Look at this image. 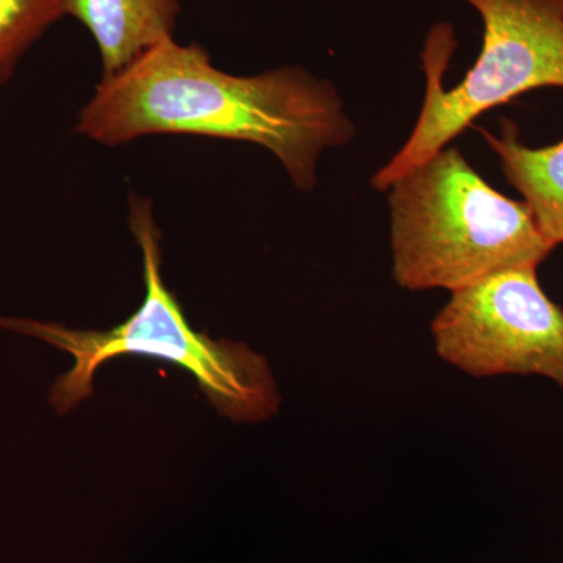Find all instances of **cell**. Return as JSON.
Returning a JSON list of instances; mask_svg holds the SVG:
<instances>
[{
    "mask_svg": "<svg viewBox=\"0 0 563 563\" xmlns=\"http://www.w3.org/2000/svg\"><path fill=\"white\" fill-rule=\"evenodd\" d=\"M537 268L501 269L451 292L431 324L437 355L476 379L542 376L563 387V310Z\"/></svg>",
    "mask_w": 563,
    "mask_h": 563,
    "instance_id": "obj_5",
    "label": "cell"
},
{
    "mask_svg": "<svg viewBox=\"0 0 563 563\" xmlns=\"http://www.w3.org/2000/svg\"><path fill=\"white\" fill-rule=\"evenodd\" d=\"M76 132L111 147L158 133L246 141L276 155L298 190L313 191L321 155L351 143L355 125L339 90L309 70L233 76L199 44L172 38L99 81Z\"/></svg>",
    "mask_w": 563,
    "mask_h": 563,
    "instance_id": "obj_1",
    "label": "cell"
},
{
    "mask_svg": "<svg viewBox=\"0 0 563 563\" xmlns=\"http://www.w3.org/2000/svg\"><path fill=\"white\" fill-rule=\"evenodd\" d=\"M63 18L57 0H0V87L29 49Z\"/></svg>",
    "mask_w": 563,
    "mask_h": 563,
    "instance_id": "obj_8",
    "label": "cell"
},
{
    "mask_svg": "<svg viewBox=\"0 0 563 563\" xmlns=\"http://www.w3.org/2000/svg\"><path fill=\"white\" fill-rule=\"evenodd\" d=\"M484 24L483 49L461 84L443 87L457 41L453 25H433L422 51L426 96L401 150L372 179L387 191L402 174L450 146L474 120L537 88H563V0H463Z\"/></svg>",
    "mask_w": 563,
    "mask_h": 563,
    "instance_id": "obj_4",
    "label": "cell"
},
{
    "mask_svg": "<svg viewBox=\"0 0 563 563\" xmlns=\"http://www.w3.org/2000/svg\"><path fill=\"white\" fill-rule=\"evenodd\" d=\"M498 155L504 176L523 196L537 228L547 242L563 243V141L548 147H529L518 139L512 121H503L498 136L484 132Z\"/></svg>",
    "mask_w": 563,
    "mask_h": 563,
    "instance_id": "obj_7",
    "label": "cell"
},
{
    "mask_svg": "<svg viewBox=\"0 0 563 563\" xmlns=\"http://www.w3.org/2000/svg\"><path fill=\"white\" fill-rule=\"evenodd\" d=\"M129 224L143 254V303L110 331H79L55 322L0 317V328L36 336L73 355L74 366L55 380L49 399L68 413L92 395V377L118 355H146L180 366L195 376L218 413L239 422L276 417L280 393L268 362L244 343L211 340L192 331L162 276V232L146 198H132Z\"/></svg>",
    "mask_w": 563,
    "mask_h": 563,
    "instance_id": "obj_2",
    "label": "cell"
},
{
    "mask_svg": "<svg viewBox=\"0 0 563 563\" xmlns=\"http://www.w3.org/2000/svg\"><path fill=\"white\" fill-rule=\"evenodd\" d=\"M393 277L404 290L455 291L553 252L526 202L512 201L443 147L387 188Z\"/></svg>",
    "mask_w": 563,
    "mask_h": 563,
    "instance_id": "obj_3",
    "label": "cell"
},
{
    "mask_svg": "<svg viewBox=\"0 0 563 563\" xmlns=\"http://www.w3.org/2000/svg\"><path fill=\"white\" fill-rule=\"evenodd\" d=\"M91 33L101 55V81L131 68L163 41L174 38L179 0H57Z\"/></svg>",
    "mask_w": 563,
    "mask_h": 563,
    "instance_id": "obj_6",
    "label": "cell"
}]
</instances>
